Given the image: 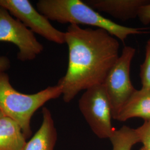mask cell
Listing matches in <instances>:
<instances>
[{
    "mask_svg": "<svg viewBox=\"0 0 150 150\" xmlns=\"http://www.w3.org/2000/svg\"><path fill=\"white\" fill-rule=\"evenodd\" d=\"M93 9L101 12L122 21L137 17L141 7L150 0H85Z\"/></svg>",
    "mask_w": 150,
    "mask_h": 150,
    "instance_id": "cell-8",
    "label": "cell"
},
{
    "mask_svg": "<svg viewBox=\"0 0 150 150\" xmlns=\"http://www.w3.org/2000/svg\"><path fill=\"white\" fill-rule=\"evenodd\" d=\"M20 125L8 117L0 120V150H21L26 143Z\"/></svg>",
    "mask_w": 150,
    "mask_h": 150,
    "instance_id": "cell-11",
    "label": "cell"
},
{
    "mask_svg": "<svg viewBox=\"0 0 150 150\" xmlns=\"http://www.w3.org/2000/svg\"><path fill=\"white\" fill-rule=\"evenodd\" d=\"M62 95V88L57 85L34 94L22 93L11 85L5 72L0 73V109L5 116L20 125L26 139L32 134L31 120L35 112L46 102Z\"/></svg>",
    "mask_w": 150,
    "mask_h": 150,
    "instance_id": "cell-3",
    "label": "cell"
},
{
    "mask_svg": "<svg viewBox=\"0 0 150 150\" xmlns=\"http://www.w3.org/2000/svg\"><path fill=\"white\" fill-rule=\"evenodd\" d=\"M69 48L66 73L57 85L64 102L72 101L79 93L102 84L119 57L117 38L102 28H83L70 25L65 32Z\"/></svg>",
    "mask_w": 150,
    "mask_h": 150,
    "instance_id": "cell-1",
    "label": "cell"
},
{
    "mask_svg": "<svg viewBox=\"0 0 150 150\" xmlns=\"http://www.w3.org/2000/svg\"><path fill=\"white\" fill-rule=\"evenodd\" d=\"M10 42L18 48V59L22 61H31L43 51V46L30 29L11 16L0 6V42Z\"/></svg>",
    "mask_w": 150,
    "mask_h": 150,
    "instance_id": "cell-6",
    "label": "cell"
},
{
    "mask_svg": "<svg viewBox=\"0 0 150 150\" xmlns=\"http://www.w3.org/2000/svg\"><path fill=\"white\" fill-rule=\"evenodd\" d=\"M10 67V61L4 56H0V73L5 72Z\"/></svg>",
    "mask_w": 150,
    "mask_h": 150,
    "instance_id": "cell-16",
    "label": "cell"
},
{
    "mask_svg": "<svg viewBox=\"0 0 150 150\" xmlns=\"http://www.w3.org/2000/svg\"><path fill=\"white\" fill-rule=\"evenodd\" d=\"M109 139L112 145V150H132L134 145L140 143L136 129L125 125L118 129H115Z\"/></svg>",
    "mask_w": 150,
    "mask_h": 150,
    "instance_id": "cell-12",
    "label": "cell"
},
{
    "mask_svg": "<svg viewBox=\"0 0 150 150\" xmlns=\"http://www.w3.org/2000/svg\"><path fill=\"white\" fill-rule=\"evenodd\" d=\"M4 116H4V113H3L2 111L1 110V109H0V120L2 118V117H4Z\"/></svg>",
    "mask_w": 150,
    "mask_h": 150,
    "instance_id": "cell-17",
    "label": "cell"
},
{
    "mask_svg": "<svg viewBox=\"0 0 150 150\" xmlns=\"http://www.w3.org/2000/svg\"><path fill=\"white\" fill-rule=\"evenodd\" d=\"M145 58L140 66L139 76L143 88H150V38L146 45Z\"/></svg>",
    "mask_w": 150,
    "mask_h": 150,
    "instance_id": "cell-13",
    "label": "cell"
},
{
    "mask_svg": "<svg viewBox=\"0 0 150 150\" xmlns=\"http://www.w3.org/2000/svg\"><path fill=\"white\" fill-rule=\"evenodd\" d=\"M135 54L134 47L125 46L102 83L111 103L112 118L115 120L125 104L136 90L130 77L131 64Z\"/></svg>",
    "mask_w": 150,
    "mask_h": 150,
    "instance_id": "cell-4",
    "label": "cell"
},
{
    "mask_svg": "<svg viewBox=\"0 0 150 150\" xmlns=\"http://www.w3.org/2000/svg\"><path fill=\"white\" fill-rule=\"evenodd\" d=\"M142 144L139 150H150V121H144V123L136 129Z\"/></svg>",
    "mask_w": 150,
    "mask_h": 150,
    "instance_id": "cell-14",
    "label": "cell"
},
{
    "mask_svg": "<svg viewBox=\"0 0 150 150\" xmlns=\"http://www.w3.org/2000/svg\"><path fill=\"white\" fill-rule=\"evenodd\" d=\"M132 118L150 121V88L136 90L118 113L116 120L124 122Z\"/></svg>",
    "mask_w": 150,
    "mask_h": 150,
    "instance_id": "cell-10",
    "label": "cell"
},
{
    "mask_svg": "<svg viewBox=\"0 0 150 150\" xmlns=\"http://www.w3.org/2000/svg\"><path fill=\"white\" fill-rule=\"evenodd\" d=\"M37 8L48 20L102 28L123 43L129 36L147 33L148 28L127 27L102 16L81 0H40Z\"/></svg>",
    "mask_w": 150,
    "mask_h": 150,
    "instance_id": "cell-2",
    "label": "cell"
},
{
    "mask_svg": "<svg viewBox=\"0 0 150 150\" xmlns=\"http://www.w3.org/2000/svg\"><path fill=\"white\" fill-rule=\"evenodd\" d=\"M42 122L21 150H54L57 133L51 113L47 107L42 108Z\"/></svg>",
    "mask_w": 150,
    "mask_h": 150,
    "instance_id": "cell-9",
    "label": "cell"
},
{
    "mask_svg": "<svg viewBox=\"0 0 150 150\" xmlns=\"http://www.w3.org/2000/svg\"><path fill=\"white\" fill-rule=\"evenodd\" d=\"M0 6L21 22L33 33L57 44L66 43L65 32L54 27L28 0H0Z\"/></svg>",
    "mask_w": 150,
    "mask_h": 150,
    "instance_id": "cell-7",
    "label": "cell"
},
{
    "mask_svg": "<svg viewBox=\"0 0 150 150\" xmlns=\"http://www.w3.org/2000/svg\"><path fill=\"white\" fill-rule=\"evenodd\" d=\"M79 107L92 132L100 139H110L115 129L111 122V103L103 85L86 90L79 101Z\"/></svg>",
    "mask_w": 150,
    "mask_h": 150,
    "instance_id": "cell-5",
    "label": "cell"
},
{
    "mask_svg": "<svg viewBox=\"0 0 150 150\" xmlns=\"http://www.w3.org/2000/svg\"><path fill=\"white\" fill-rule=\"evenodd\" d=\"M137 17L144 25L150 23V2L141 7Z\"/></svg>",
    "mask_w": 150,
    "mask_h": 150,
    "instance_id": "cell-15",
    "label": "cell"
}]
</instances>
